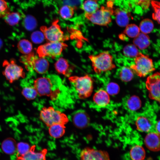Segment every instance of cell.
Here are the masks:
<instances>
[{
    "instance_id": "obj_1",
    "label": "cell",
    "mask_w": 160,
    "mask_h": 160,
    "mask_svg": "<svg viewBox=\"0 0 160 160\" xmlns=\"http://www.w3.org/2000/svg\"><path fill=\"white\" fill-rule=\"evenodd\" d=\"M62 86L61 79L55 75L38 78L33 83L38 95L49 97L52 100L56 99L59 94Z\"/></svg>"
},
{
    "instance_id": "obj_2",
    "label": "cell",
    "mask_w": 160,
    "mask_h": 160,
    "mask_svg": "<svg viewBox=\"0 0 160 160\" xmlns=\"http://www.w3.org/2000/svg\"><path fill=\"white\" fill-rule=\"evenodd\" d=\"M69 80L79 98L84 99L91 95L93 89V81L89 75L71 76L69 78Z\"/></svg>"
},
{
    "instance_id": "obj_3",
    "label": "cell",
    "mask_w": 160,
    "mask_h": 160,
    "mask_svg": "<svg viewBox=\"0 0 160 160\" xmlns=\"http://www.w3.org/2000/svg\"><path fill=\"white\" fill-rule=\"evenodd\" d=\"M135 115L134 119L138 131L148 133L156 132V116L152 109H148L142 113Z\"/></svg>"
},
{
    "instance_id": "obj_4",
    "label": "cell",
    "mask_w": 160,
    "mask_h": 160,
    "mask_svg": "<svg viewBox=\"0 0 160 160\" xmlns=\"http://www.w3.org/2000/svg\"><path fill=\"white\" fill-rule=\"evenodd\" d=\"M94 71L97 74L109 71L116 67L112 56L108 51H104L96 55L89 57Z\"/></svg>"
},
{
    "instance_id": "obj_5",
    "label": "cell",
    "mask_w": 160,
    "mask_h": 160,
    "mask_svg": "<svg viewBox=\"0 0 160 160\" xmlns=\"http://www.w3.org/2000/svg\"><path fill=\"white\" fill-rule=\"evenodd\" d=\"M20 60L27 69H33L39 74L45 73L49 68V63L47 60L35 55L33 53L22 56Z\"/></svg>"
},
{
    "instance_id": "obj_6",
    "label": "cell",
    "mask_w": 160,
    "mask_h": 160,
    "mask_svg": "<svg viewBox=\"0 0 160 160\" xmlns=\"http://www.w3.org/2000/svg\"><path fill=\"white\" fill-rule=\"evenodd\" d=\"M41 119L48 127L55 124L65 125L68 121L66 115L52 107L43 108L40 112Z\"/></svg>"
},
{
    "instance_id": "obj_7",
    "label": "cell",
    "mask_w": 160,
    "mask_h": 160,
    "mask_svg": "<svg viewBox=\"0 0 160 160\" xmlns=\"http://www.w3.org/2000/svg\"><path fill=\"white\" fill-rule=\"evenodd\" d=\"M133 72L140 77L146 76L155 69L152 60L148 56L139 52L130 66Z\"/></svg>"
},
{
    "instance_id": "obj_8",
    "label": "cell",
    "mask_w": 160,
    "mask_h": 160,
    "mask_svg": "<svg viewBox=\"0 0 160 160\" xmlns=\"http://www.w3.org/2000/svg\"><path fill=\"white\" fill-rule=\"evenodd\" d=\"M67 45L62 42H49L39 46L36 50L40 57H49L55 58L60 55Z\"/></svg>"
},
{
    "instance_id": "obj_9",
    "label": "cell",
    "mask_w": 160,
    "mask_h": 160,
    "mask_svg": "<svg viewBox=\"0 0 160 160\" xmlns=\"http://www.w3.org/2000/svg\"><path fill=\"white\" fill-rule=\"evenodd\" d=\"M114 11L111 8L102 7L92 13H85L86 18L92 23L101 26H107L111 21V16Z\"/></svg>"
},
{
    "instance_id": "obj_10",
    "label": "cell",
    "mask_w": 160,
    "mask_h": 160,
    "mask_svg": "<svg viewBox=\"0 0 160 160\" xmlns=\"http://www.w3.org/2000/svg\"><path fill=\"white\" fill-rule=\"evenodd\" d=\"M4 68L3 74L9 83H12L21 78H24L25 73L21 66L16 64L14 60L9 62L4 60L3 64Z\"/></svg>"
},
{
    "instance_id": "obj_11",
    "label": "cell",
    "mask_w": 160,
    "mask_h": 160,
    "mask_svg": "<svg viewBox=\"0 0 160 160\" xmlns=\"http://www.w3.org/2000/svg\"><path fill=\"white\" fill-rule=\"evenodd\" d=\"M59 20H56L49 27L43 26L40 28L45 38L49 42H62L66 39L58 24Z\"/></svg>"
},
{
    "instance_id": "obj_12",
    "label": "cell",
    "mask_w": 160,
    "mask_h": 160,
    "mask_svg": "<svg viewBox=\"0 0 160 160\" xmlns=\"http://www.w3.org/2000/svg\"><path fill=\"white\" fill-rule=\"evenodd\" d=\"M149 97L160 103V72L149 76L146 82Z\"/></svg>"
},
{
    "instance_id": "obj_13",
    "label": "cell",
    "mask_w": 160,
    "mask_h": 160,
    "mask_svg": "<svg viewBox=\"0 0 160 160\" xmlns=\"http://www.w3.org/2000/svg\"><path fill=\"white\" fill-rule=\"evenodd\" d=\"M80 156V160H110L109 154L106 151L89 147L83 149Z\"/></svg>"
},
{
    "instance_id": "obj_14",
    "label": "cell",
    "mask_w": 160,
    "mask_h": 160,
    "mask_svg": "<svg viewBox=\"0 0 160 160\" xmlns=\"http://www.w3.org/2000/svg\"><path fill=\"white\" fill-rule=\"evenodd\" d=\"M71 119L74 125L80 129L87 127L90 122L88 115L85 111L81 109L74 112L72 115Z\"/></svg>"
},
{
    "instance_id": "obj_15",
    "label": "cell",
    "mask_w": 160,
    "mask_h": 160,
    "mask_svg": "<svg viewBox=\"0 0 160 160\" xmlns=\"http://www.w3.org/2000/svg\"><path fill=\"white\" fill-rule=\"evenodd\" d=\"M144 143L146 147L150 151H160V135L155 132L148 133L145 137Z\"/></svg>"
},
{
    "instance_id": "obj_16",
    "label": "cell",
    "mask_w": 160,
    "mask_h": 160,
    "mask_svg": "<svg viewBox=\"0 0 160 160\" xmlns=\"http://www.w3.org/2000/svg\"><path fill=\"white\" fill-rule=\"evenodd\" d=\"M35 146H33L29 151L25 155L19 156L17 160H46L47 149L35 151Z\"/></svg>"
},
{
    "instance_id": "obj_17",
    "label": "cell",
    "mask_w": 160,
    "mask_h": 160,
    "mask_svg": "<svg viewBox=\"0 0 160 160\" xmlns=\"http://www.w3.org/2000/svg\"><path fill=\"white\" fill-rule=\"evenodd\" d=\"M93 100L95 105L100 108L106 107L110 102L108 94L105 90L103 89H100L95 93Z\"/></svg>"
},
{
    "instance_id": "obj_18",
    "label": "cell",
    "mask_w": 160,
    "mask_h": 160,
    "mask_svg": "<svg viewBox=\"0 0 160 160\" xmlns=\"http://www.w3.org/2000/svg\"><path fill=\"white\" fill-rule=\"evenodd\" d=\"M55 66L57 72L67 77L70 76L73 69V67L68 61L63 57L58 59L55 63Z\"/></svg>"
},
{
    "instance_id": "obj_19",
    "label": "cell",
    "mask_w": 160,
    "mask_h": 160,
    "mask_svg": "<svg viewBox=\"0 0 160 160\" xmlns=\"http://www.w3.org/2000/svg\"><path fill=\"white\" fill-rule=\"evenodd\" d=\"M123 103L124 108L131 112L138 109L141 106V102L136 96H128L123 99Z\"/></svg>"
},
{
    "instance_id": "obj_20",
    "label": "cell",
    "mask_w": 160,
    "mask_h": 160,
    "mask_svg": "<svg viewBox=\"0 0 160 160\" xmlns=\"http://www.w3.org/2000/svg\"><path fill=\"white\" fill-rule=\"evenodd\" d=\"M17 144L14 139L7 138L2 142L1 148L2 151L8 155L14 154L17 151Z\"/></svg>"
},
{
    "instance_id": "obj_21",
    "label": "cell",
    "mask_w": 160,
    "mask_h": 160,
    "mask_svg": "<svg viewBox=\"0 0 160 160\" xmlns=\"http://www.w3.org/2000/svg\"><path fill=\"white\" fill-rule=\"evenodd\" d=\"M113 14L116 15V20L117 25L123 27H126L129 21V15L124 10L117 9L114 11Z\"/></svg>"
},
{
    "instance_id": "obj_22",
    "label": "cell",
    "mask_w": 160,
    "mask_h": 160,
    "mask_svg": "<svg viewBox=\"0 0 160 160\" xmlns=\"http://www.w3.org/2000/svg\"><path fill=\"white\" fill-rule=\"evenodd\" d=\"M133 43L134 45L140 49H144L147 48L149 45L150 38L146 34L140 33L134 38Z\"/></svg>"
},
{
    "instance_id": "obj_23",
    "label": "cell",
    "mask_w": 160,
    "mask_h": 160,
    "mask_svg": "<svg viewBox=\"0 0 160 160\" xmlns=\"http://www.w3.org/2000/svg\"><path fill=\"white\" fill-rule=\"evenodd\" d=\"M129 155L132 160H144L145 156V152L142 146L136 145L131 148Z\"/></svg>"
},
{
    "instance_id": "obj_24",
    "label": "cell",
    "mask_w": 160,
    "mask_h": 160,
    "mask_svg": "<svg viewBox=\"0 0 160 160\" xmlns=\"http://www.w3.org/2000/svg\"><path fill=\"white\" fill-rule=\"evenodd\" d=\"M49 128L50 136L55 138H59L63 136L65 132V125L61 124H55Z\"/></svg>"
},
{
    "instance_id": "obj_25",
    "label": "cell",
    "mask_w": 160,
    "mask_h": 160,
    "mask_svg": "<svg viewBox=\"0 0 160 160\" xmlns=\"http://www.w3.org/2000/svg\"><path fill=\"white\" fill-rule=\"evenodd\" d=\"M82 9L86 13H92L99 9L97 0H86L81 5Z\"/></svg>"
},
{
    "instance_id": "obj_26",
    "label": "cell",
    "mask_w": 160,
    "mask_h": 160,
    "mask_svg": "<svg viewBox=\"0 0 160 160\" xmlns=\"http://www.w3.org/2000/svg\"><path fill=\"white\" fill-rule=\"evenodd\" d=\"M17 47L21 53L25 55L31 53L32 49L31 43L25 39L20 40L17 44Z\"/></svg>"
},
{
    "instance_id": "obj_27",
    "label": "cell",
    "mask_w": 160,
    "mask_h": 160,
    "mask_svg": "<svg viewBox=\"0 0 160 160\" xmlns=\"http://www.w3.org/2000/svg\"><path fill=\"white\" fill-rule=\"evenodd\" d=\"M74 8L71 6L65 5L60 9L59 13L63 19L67 20L71 18L74 14Z\"/></svg>"
},
{
    "instance_id": "obj_28",
    "label": "cell",
    "mask_w": 160,
    "mask_h": 160,
    "mask_svg": "<svg viewBox=\"0 0 160 160\" xmlns=\"http://www.w3.org/2000/svg\"><path fill=\"white\" fill-rule=\"evenodd\" d=\"M6 23L11 26H13L17 24L21 18L20 14L18 12H10L4 17Z\"/></svg>"
},
{
    "instance_id": "obj_29",
    "label": "cell",
    "mask_w": 160,
    "mask_h": 160,
    "mask_svg": "<svg viewBox=\"0 0 160 160\" xmlns=\"http://www.w3.org/2000/svg\"><path fill=\"white\" fill-rule=\"evenodd\" d=\"M119 76L122 81L128 82L132 79L133 72L130 68L126 66L123 67L120 71Z\"/></svg>"
},
{
    "instance_id": "obj_30",
    "label": "cell",
    "mask_w": 160,
    "mask_h": 160,
    "mask_svg": "<svg viewBox=\"0 0 160 160\" xmlns=\"http://www.w3.org/2000/svg\"><path fill=\"white\" fill-rule=\"evenodd\" d=\"M154 28L152 21L149 19H145L142 20L140 24L139 28L142 33L147 34L151 32Z\"/></svg>"
},
{
    "instance_id": "obj_31",
    "label": "cell",
    "mask_w": 160,
    "mask_h": 160,
    "mask_svg": "<svg viewBox=\"0 0 160 160\" xmlns=\"http://www.w3.org/2000/svg\"><path fill=\"white\" fill-rule=\"evenodd\" d=\"M21 93L24 97L28 100L34 99L38 95L33 86L25 87L22 90Z\"/></svg>"
},
{
    "instance_id": "obj_32",
    "label": "cell",
    "mask_w": 160,
    "mask_h": 160,
    "mask_svg": "<svg viewBox=\"0 0 160 160\" xmlns=\"http://www.w3.org/2000/svg\"><path fill=\"white\" fill-rule=\"evenodd\" d=\"M140 31L139 28L137 25L132 24L126 26L124 33L129 37L135 38L140 33Z\"/></svg>"
},
{
    "instance_id": "obj_33",
    "label": "cell",
    "mask_w": 160,
    "mask_h": 160,
    "mask_svg": "<svg viewBox=\"0 0 160 160\" xmlns=\"http://www.w3.org/2000/svg\"><path fill=\"white\" fill-rule=\"evenodd\" d=\"M123 52L126 56L129 57H136L139 52L136 47L134 44H128L124 48Z\"/></svg>"
},
{
    "instance_id": "obj_34",
    "label": "cell",
    "mask_w": 160,
    "mask_h": 160,
    "mask_svg": "<svg viewBox=\"0 0 160 160\" xmlns=\"http://www.w3.org/2000/svg\"><path fill=\"white\" fill-rule=\"evenodd\" d=\"M151 3L154 12L152 14V18L160 24V2L151 0Z\"/></svg>"
},
{
    "instance_id": "obj_35",
    "label": "cell",
    "mask_w": 160,
    "mask_h": 160,
    "mask_svg": "<svg viewBox=\"0 0 160 160\" xmlns=\"http://www.w3.org/2000/svg\"><path fill=\"white\" fill-rule=\"evenodd\" d=\"M23 23L24 27L29 31L34 29L37 25L36 19L31 15H28L26 17L24 20Z\"/></svg>"
},
{
    "instance_id": "obj_36",
    "label": "cell",
    "mask_w": 160,
    "mask_h": 160,
    "mask_svg": "<svg viewBox=\"0 0 160 160\" xmlns=\"http://www.w3.org/2000/svg\"><path fill=\"white\" fill-rule=\"evenodd\" d=\"M31 148V147L26 143L20 142L17 144V151L20 155L19 156L25 154L29 151Z\"/></svg>"
},
{
    "instance_id": "obj_37",
    "label": "cell",
    "mask_w": 160,
    "mask_h": 160,
    "mask_svg": "<svg viewBox=\"0 0 160 160\" xmlns=\"http://www.w3.org/2000/svg\"><path fill=\"white\" fill-rule=\"evenodd\" d=\"M44 36L42 32L36 31L31 34V39L32 41L36 44H40L44 41Z\"/></svg>"
},
{
    "instance_id": "obj_38",
    "label": "cell",
    "mask_w": 160,
    "mask_h": 160,
    "mask_svg": "<svg viewBox=\"0 0 160 160\" xmlns=\"http://www.w3.org/2000/svg\"><path fill=\"white\" fill-rule=\"evenodd\" d=\"M10 12L7 1L5 0H0V17H4Z\"/></svg>"
},
{
    "instance_id": "obj_39",
    "label": "cell",
    "mask_w": 160,
    "mask_h": 160,
    "mask_svg": "<svg viewBox=\"0 0 160 160\" xmlns=\"http://www.w3.org/2000/svg\"><path fill=\"white\" fill-rule=\"evenodd\" d=\"M119 90V87L117 84L111 82L107 85L105 90L108 94L113 95L117 93Z\"/></svg>"
},
{
    "instance_id": "obj_40",
    "label": "cell",
    "mask_w": 160,
    "mask_h": 160,
    "mask_svg": "<svg viewBox=\"0 0 160 160\" xmlns=\"http://www.w3.org/2000/svg\"><path fill=\"white\" fill-rule=\"evenodd\" d=\"M133 1L136 5L140 6L143 10L148 9L151 3V2L148 0H133Z\"/></svg>"
},
{
    "instance_id": "obj_41",
    "label": "cell",
    "mask_w": 160,
    "mask_h": 160,
    "mask_svg": "<svg viewBox=\"0 0 160 160\" xmlns=\"http://www.w3.org/2000/svg\"><path fill=\"white\" fill-rule=\"evenodd\" d=\"M156 132L160 135V120L157 121L155 127Z\"/></svg>"
},
{
    "instance_id": "obj_42",
    "label": "cell",
    "mask_w": 160,
    "mask_h": 160,
    "mask_svg": "<svg viewBox=\"0 0 160 160\" xmlns=\"http://www.w3.org/2000/svg\"><path fill=\"white\" fill-rule=\"evenodd\" d=\"M2 45V42L1 40L0 39V48L1 47Z\"/></svg>"
},
{
    "instance_id": "obj_43",
    "label": "cell",
    "mask_w": 160,
    "mask_h": 160,
    "mask_svg": "<svg viewBox=\"0 0 160 160\" xmlns=\"http://www.w3.org/2000/svg\"><path fill=\"white\" fill-rule=\"evenodd\" d=\"M153 160L151 158H149L147 160Z\"/></svg>"
},
{
    "instance_id": "obj_44",
    "label": "cell",
    "mask_w": 160,
    "mask_h": 160,
    "mask_svg": "<svg viewBox=\"0 0 160 160\" xmlns=\"http://www.w3.org/2000/svg\"><path fill=\"white\" fill-rule=\"evenodd\" d=\"M1 110V108H0V111Z\"/></svg>"
}]
</instances>
